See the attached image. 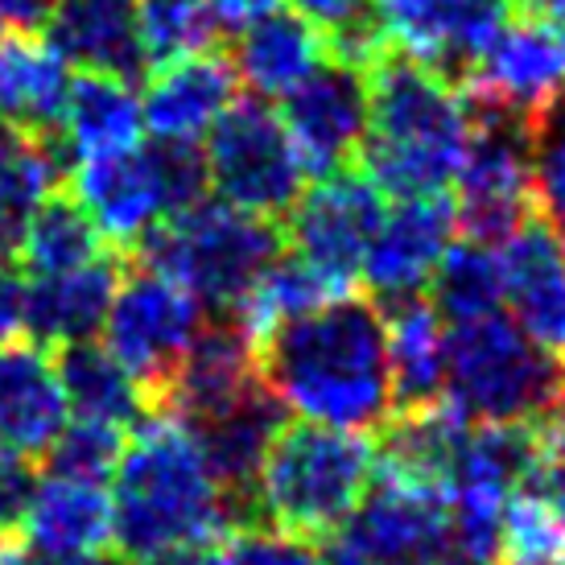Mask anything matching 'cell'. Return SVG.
<instances>
[{
  "mask_svg": "<svg viewBox=\"0 0 565 565\" xmlns=\"http://www.w3.org/2000/svg\"><path fill=\"white\" fill-rule=\"evenodd\" d=\"M30 565H116L108 553H63V557H30Z\"/></svg>",
  "mask_w": 565,
  "mask_h": 565,
  "instance_id": "cell-45",
  "label": "cell"
},
{
  "mask_svg": "<svg viewBox=\"0 0 565 565\" xmlns=\"http://www.w3.org/2000/svg\"><path fill=\"white\" fill-rule=\"evenodd\" d=\"M455 190L462 236L500 248L536 211L533 132L508 116H475L467 158L455 173Z\"/></svg>",
  "mask_w": 565,
  "mask_h": 565,
  "instance_id": "cell-10",
  "label": "cell"
},
{
  "mask_svg": "<svg viewBox=\"0 0 565 565\" xmlns=\"http://www.w3.org/2000/svg\"><path fill=\"white\" fill-rule=\"evenodd\" d=\"M277 116L306 173L330 178L351 170L367 137V66L322 58L294 92L281 95Z\"/></svg>",
  "mask_w": 565,
  "mask_h": 565,
  "instance_id": "cell-14",
  "label": "cell"
},
{
  "mask_svg": "<svg viewBox=\"0 0 565 565\" xmlns=\"http://www.w3.org/2000/svg\"><path fill=\"white\" fill-rule=\"evenodd\" d=\"M260 380L301 422L372 434L393 417L384 315L343 294L260 343Z\"/></svg>",
  "mask_w": 565,
  "mask_h": 565,
  "instance_id": "cell-1",
  "label": "cell"
},
{
  "mask_svg": "<svg viewBox=\"0 0 565 565\" xmlns=\"http://www.w3.org/2000/svg\"><path fill=\"white\" fill-rule=\"evenodd\" d=\"M372 4L376 0H294L315 30L327 33L330 50L339 46V58L355 66H372L384 54V42L372 21Z\"/></svg>",
  "mask_w": 565,
  "mask_h": 565,
  "instance_id": "cell-36",
  "label": "cell"
},
{
  "mask_svg": "<svg viewBox=\"0 0 565 565\" xmlns=\"http://www.w3.org/2000/svg\"><path fill=\"white\" fill-rule=\"evenodd\" d=\"M260 384V347L252 343V334L236 318H215L211 327L203 322L194 343L186 347L161 405L182 422H203Z\"/></svg>",
  "mask_w": 565,
  "mask_h": 565,
  "instance_id": "cell-18",
  "label": "cell"
},
{
  "mask_svg": "<svg viewBox=\"0 0 565 565\" xmlns=\"http://www.w3.org/2000/svg\"><path fill=\"white\" fill-rule=\"evenodd\" d=\"M132 565H223L220 545H194V550H170L153 557H132Z\"/></svg>",
  "mask_w": 565,
  "mask_h": 565,
  "instance_id": "cell-42",
  "label": "cell"
},
{
  "mask_svg": "<svg viewBox=\"0 0 565 565\" xmlns=\"http://www.w3.org/2000/svg\"><path fill=\"white\" fill-rule=\"evenodd\" d=\"M71 422L58 363L42 343L0 347V450L42 458Z\"/></svg>",
  "mask_w": 565,
  "mask_h": 565,
  "instance_id": "cell-20",
  "label": "cell"
},
{
  "mask_svg": "<svg viewBox=\"0 0 565 565\" xmlns=\"http://www.w3.org/2000/svg\"><path fill=\"white\" fill-rule=\"evenodd\" d=\"M42 33L66 66L120 79H137V71H145L132 0H58Z\"/></svg>",
  "mask_w": 565,
  "mask_h": 565,
  "instance_id": "cell-24",
  "label": "cell"
},
{
  "mask_svg": "<svg viewBox=\"0 0 565 565\" xmlns=\"http://www.w3.org/2000/svg\"><path fill=\"white\" fill-rule=\"evenodd\" d=\"M21 334V277L0 256V347Z\"/></svg>",
  "mask_w": 565,
  "mask_h": 565,
  "instance_id": "cell-40",
  "label": "cell"
},
{
  "mask_svg": "<svg viewBox=\"0 0 565 565\" xmlns=\"http://www.w3.org/2000/svg\"><path fill=\"white\" fill-rule=\"evenodd\" d=\"M533 194L541 215L565 236V99L533 128Z\"/></svg>",
  "mask_w": 565,
  "mask_h": 565,
  "instance_id": "cell-37",
  "label": "cell"
},
{
  "mask_svg": "<svg viewBox=\"0 0 565 565\" xmlns=\"http://www.w3.org/2000/svg\"><path fill=\"white\" fill-rule=\"evenodd\" d=\"M199 330H203V306L182 285L161 277L158 268L141 265L116 281V298L104 318V343L149 401L166 396Z\"/></svg>",
  "mask_w": 565,
  "mask_h": 565,
  "instance_id": "cell-9",
  "label": "cell"
},
{
  "mask_svg": "<svg viewBox=\"0 0 565 565\" xmlns=\"http://www.w3.org/2000/svg\"><path fill=\"white\" fill-rule=\"evenodd\" d=\"M66 92H71V66L46 38L38 33L0 38V125L50 137V128H58Z\"/></svg>",
  "mask_w": 565,
  "mask_h": 565,
  "instance_id": "cell-28",
  "label": "cell"
},
{
  "mask_svg": "<svg viewBox=\"0 0 565 565\" xmlns=\"http://www.w3.org/2000/svg\"><path fill=\"white\" fill-rule=\"evenodd\" d=\"M125 450V429H111L99 422H66L46 455V475L58 479H83V483H108Z\"/></svg>",
  "mask_w": 565,
  "mask_h": 565,
  "instance_id": "cell-35",
  "label": "cell"
},
{
  "mask_svg": "<svg viewBox=\"0 0 565 565\" xmlns=\"http://www.w3.org/2000/svg\"><path fill=\"white\" fill-rule=\"evenodd\" d=\"M334 536L393 565H441L450 536V491L429 479L380 471Z\"/></svg>",
  "mask_w": 565,
  "mask_h": 565,
  "instance_id": "cell-15",
  "label": "cell"
},
{
  "mask_svg": "<svg viewBox=\"0 0 565 565\" xmlns=\"http://www.w3.org/2000/svg\"><path fill=\"white\" fill-rule=\"evenodd\" d=\"M33 487H38V471L30 458L0 450V536L21 533V520L30 512Z\"/></svg>",
  "mask_w": 565,
  "mask_h": 565,
  "instance_id": "cell-38",
  "label": "cell"
},
{
  "mask_svg": "<svg viewBox=\"0 0 565 565\" xmlns=\"http://www.w3.org/2000/svg\"><path fill=\"white\" fill-rule=\"evenodd\" d=\"M380 315H384L393 413L438 405L446 393V322L441 315L422 294L388 301Z\"/></svg>",
  "mask_w": 565,
  "mask_h": 565,
  "instance_id": "cell-25",
  "label": "cell"
},
{
  "mask_svg": "<svg viewBox=\"0 0 565 565\" xmlns=\"http://www.w3.org/2000/svg\"><path fill=\"white\" fill-rule=\"evenodd\" d=\"M471 132V104L455 79L388 50L367 66V137L360 166L380 194H446L467 158Z\"/></svg>",
  "mask_w": 565,
  "mask_h": 565,
  "instance_id": "cell-3",
  "label": "cell"
},
{
  "mask_svg": "<svg viewBox=\"0 0 565 565\" xmlns=\"http://www.w3.org/2000/svg\"><path fill=\"white\" fill-rule=\"evenodd\" d=\"M206 161L199 145L153 141L111 158L75 166V203L87 211L99 239L141 248L161 223L206 199Z\"/></svg>",
  "mask_w": 565,
  "mask_h": 565,
  "instance_id": "cell-7",
  "label": "cell"
},
{
  "mask_svg": "<svg viewBox=\"0 0 565 565\" xmlns=\"http://www.w3.org/2000/svg\"><path fill=\"white\" fill-rule=\"evenodd\" d=\"M322 58H330L327 33L315 30L301 13H273L252 17L248 25L236 30L232 46V71L256 99H281L294 92Z\"/></svg>",
  "mask_w": 565,
  "mask_h": 565,
  "instance_id": "cell-23",
  "label": "cell"
},
{
  "mask_svg": "<svg viewBox=\"0 0 565 565\" xmlns=\"http://www.w3.org/2000/svg\"><path fill=\"white\" fill-rule=\"evenodd\" d=\"M429 306L441 322H475V318L500 315L503 306V273L500 252L479 239H455L441 265L429 277Z\"/></svg>",
  "mask_w": 565,
  "mask_h": 565,
  "instance_id": "cell-31",
  "label": "cell"
},
{
  "mask_svg": "<svg viewBox=\"0 0 565 565\" xmlns=\"http://www.w3.org/2000/svg\"><path fill=\"white\" fill-rule=\"evenodd\" d=\"M33 557L63 553H108L111 545V495L104 483L46 475L33 487L30 512L21 520Z\"/></svg>",
  "mask_w": 565,
  "mask_h": 565,
  "instance_id": "cell-26",
  "label": "cell"
},
{
  "mask_svg": "<svg viewBox=\"0 0 565 565\" xmlns=\"http://www.w3.org/2000/svg\"><path fill=\"white\" fill-rule=\"evenodd\" d=\"M141 248L145 265L182 285L203 310L232 318L252 285L260 281V273L281 256L285 239L273 220H256L220 199H203L161 223Z\"/></svg>",
  "mask_w": 565,
  "mask_h": 565,
  "instance_id": "cell-6",
  "label": "cell"
},
{
  "mask_svg": "<svg viewBox=\"0 0 565 565\" xmlns=\"http://www.w3.org/2000/svg\"><path fill=\"white\" fill-rule=\"evenodd\" d=\"M58 128H63L58 149H63V158L75 161L111 158V153L137 149L145 132L141 95H137L132 79L83 71L79 79H71Z\"/></svg>",
  "mask_w": 565,
  "mask_h": 565,
  "instance_id": "cell-27",
  "label": "cell"
},
{
  "mask_svg": "<svg viewBox=\"0 0 565 565\" xmlns=\"http://www.w3.org/2000/svg\"><path fill=\"white\" fill-rule=\"evenodd\" d=\"M63 161L50 137L0 125V256L17 252L30 215L58 190Z\"/></svg>",
  "mask_w": 565,
  "mask_h": 565,
  "instance_id": "cell-30",
  "label": "cell"
},
{
  "mask_svg": "<svg viewBox=\"0 0 565 565\" xmlns=\"http://www.w3.org/2000/svg\"><path fill=\"white\" fill-rule=\"evenodd\" d=\"M132 13L145 66L153 71L220 46L223 25L211 0H132Z\"/></svg>",
  "mask_w": 565,
  "mask_h": 565,
  "instance_id": "cell-34",
  "label": "cell"
},
{
  "mask_svg": "<svg viewBox=\"0 0 565 565\" xmlns=\"http://www.w3.org/2000/svg\"><path fill=\"white\" fill-rule=\"evenodd\" d=\"M285 425V408L277 405V396L268 393L265 384L252 388L248 396H239L236 405L211 413L203 422H190L194 438L203 446V458L220 491L232 500L239 516V529L252 524V483L260 475L268 446L277 438V429Z\"/></svg>",
  "mask_w": 565,
  "mask_h": 565,
  "instance_id": "cell-21",
  "label": "cell"
},
{
  "mask_svg": "<svg viewBox=\"0 0 565 565\" xmlns=\"http://www.w3.org/2000/svg\"><path fill=\"white\" fill-rule=\"evenodd\" d=\"M206 186L256 220H285L306 190V166L265 99H236L206 132Z\"/></svg>",
  "mask_w": 565,
  "mask_h": 565,
  "instance_id": "cell-8",
  "label": "cell"
},
{
  "mask_svg": "<svg viewBox=\"0 0 565 565\" xmlns=\"http://www.w3.org/2000/svg\"><path fill=\"white\" fill-rule=\"evenodd\" d=\"M99 244L104 239L87 220V211L71 194H50L25 223V232L17 239V256L33 277H54V273H71L104 256Z\"/></svg>",
  "mask_w": 565,
  "mask_h": 565,
  "instance_id": "cell-32",
  "label": "cell"
},
{
  "mask_svg": "<svg viewBox=\"0 0 565 565\" xmlns=\"http://www.w3.org/2000/svg\"><path fill=\"white\" fill-rule=\"evenodd\" d=\"M495 252L512 322L536 347L565 360V236L533 211Z\"/></svg>",
  "mask_w": 565,
  "mask_h": 565,
  "instance_id": "cell-17",
  "label": "cell"
},
{
  "mask_svg": "<svg viewBox=\"0 0 565 565\" xmlns=\"http://www.w3.org/2000/svg\"><path fill=\"white\" fill-rule=\"evenodd\" d=\"M441 401L471 425H536L565 408V360L536 347L508 315L446 330Z\"/></svg>",
  "mask_w": 565,
  "mask_h": 565,
  "instance_id": "cell-5",
  "label": "cell"
},
{
  "mask_svg": "<svg viewBox=\"0 0 565 565\" xmlns=\"http://www.w3.org/2000/svg\"><path fill=\"white\" fill-rule=\"evenodd\" d=\"M116 281L120 273L108 256H95L71 273L33 277L30 285H21V330H30L33 343L42 347L92 343L104 330Z\"/></svg>",
  "mask_w": 565,
  "mask_h": 565,
  "instance_id": "cell-22",
  "label": "cell"
},
{
  "mask_svg": "<svg viewBox=\"0 0 565 565\" xmlns=\"http://www.w3.org/2000/svg\"><path fill=\"white\" fill-rule=\"evenodd\" d=\"M458 87L475 116H508L533 132L536 120L565 99V42L524 13L495 33Z\"/></svg>",
  "mask_w": 565,
  "mask_h": 565,
  "instance_id": "cell-11",
  "label": "cell"
},
{
  "mask_svg": "<svg viewBox=\"0 0 565 565\" xmlns=\"http://www.w3.org/2000/svg\"><path fill=\"white\" fill-rule=\"evenodd\" d=\"M211 9H215L223 30H239V25H248L252 17L281 9V0H211Z\"/></svg>",
  "mask_w": 565,
  "mask_h": 565,
  "instance_id": "cell-41",
  "label": "cell"
},
{
  "mask_svg": "<svg viewBox=\"0 0 565 565\" xmlns=\"http://www.w3.org/2000/svg\"><path fill=\"white\" fill-rule=\"evenodd\" d=\"M520 4L529 9V17L545 21V25L565 42V0H520Z\"/></svg>",
  "mask_w": 565,
  "mask_h": 565,
  "instance_id": "cell-44",
  "label": "cell"
},
{
  "mask_svg": "<svg viewBox=\"0 0 565 565\" xmlns=\"http://www.w3.org/2000/svg\"><path fill=\"white\" fill-rule=\"evenodd\" d=\"M58 0H0V30L9 33H42Z\"/></svg>",
  "mask_w": 565,
  "mask_h": 565,
  "instance_id": "cell-39",
  "label": "cell"
},
{
  "mask_svg": "<svg viewBox=\"0 0 565 565\" xmlns=\"http://www.w3.org/2000/svg\"><path fill=\"white\" fill-rule=\"evenodd\" d=\"M384 215V194L367 173L339 170L315 190H301L289 220V248L339 294H351L360 281L367 244Z\"/></svg>",
  "mask_w": 565,
  "mask_h": 565,
  "instance_id": "cell-12",
  "label": "cell"
},
{
  "mask_svg": "<svg viewBox=\"0 0 565 565\" xmlns=\"http://www.w3.org/2000/svg\"><path fill=\"white\" fill-rule=\"evenodd\" d=\"M0 565H30V550L17 536H0Z\"/></svg>",
  "mask_w": 565,
  "mask_h": 565,
  "instance_id": "cell-46",
  "label": "cell"
},
{
  "mask_svg": "<svg viewBox=\"0 0 565 565\" xmlns=\"http://www.w3.org/2000/svg\"><path fill=\"white\" fill-rule=\"evenodd\" d=\"M512 4L516 0H376L372 21L388 54L462 83L512 21Z\"/></svg>",
  "mask_w": 565,
  "mask_h": 565,
  "instance_id": "cell-13",
  "label": "cell"
},
{
  "mask_svg": "<svg viewBox=\"0 0 565 565\" xmlns=\"http://www.w3.org/2000/svg\"><path fill=\"white\" fill-rule=\"evenodd\" d=\"M236 71L220 50L158 66L141 95L145 128L153 132V141L199 145L223 111L236 104Z\"/></svg>",
  "mask_w": 565,
  "mask_h": 565,
  "instance_id": "cell-19",
  "label": "cell"
},
{
  "mask_svg": "<svg viewBox=\"0 0 565 565\" xmlns=\"http://www.w3.org/2000/svg\"><path fill=\"white\" fill-rule=\"evenodd\" d=\"M111 545L125 557H153L194 545H223L239 529L232 500L206 467L203 446L178 413H145L111 471Z\"/></svg>",
  "mask_w": 565,
  "mask_h": 565,
  "instance_id": "cell-2",
  "label": "cell"
},
{
  "mask_svg": "<svg viewBox=\"0 0 565 565\" xmlns=\"http://www.w3.org/2000/svg\"><path fill=\"white\" fill-rule=\"evenodd\" d=\"M58 380H63L66 408L75 422H99L111 429H132L149 413V396L120 363L111 360L108 347L71 343L58 347Z\"/></svg>",
  "mask_w": 565,
  "mask_h": 565,
  "instance_id": "cell-29",
  "label": "cell"
},
{
  "mask_svg": "<svg viewBox=\"0 0 565 565\" xmlns=\"http://www.w3.org/2000/svg\"><path fill=\"white\" fill-rule=\"evenodd\" d=\"M322 565H393V562H384V557H372V553L355 550L351 541H343V536L330 533L327 550H322Z\"/></svg>",
  "mask_w": 565,
  "mask_h": 565,
  "instance_id": "cell-43",
  "label": "cell"
},
{
  "mask_svg": "<svg viewBox=\"0 0 565 565\" xmlns=\"http://www.w3.org/2000/svg\"><path fill=\"white\" fill-rule=\"evenodd\" d=\"M458 215L446 194H422V199H396L384 206L380 227L367 256H363L360 277L367 281L376 306L401 298H417L434 268L441 265L446 248L455 244Z\"/></svg>",
  "mask_w": 565,
  "mask_h": 565,
  "instance_id": "cell-16",
  "label": "cell"
},
{
  "mask_svg": "<svg viewBox=\"0 0 565 565\" xmlns=\"http://www.w3.org/2000/svg\"><path fill=\"white\" fill-rule=\"evenodd\" d=\"M330 298H343L339 289H330L310 265H301L298 256H277L273 265L260 273V281L248 289V298L236 306V322L252 334V343L260 347L281 330L285 322L310 315L318 306H327Z\"/></svg>",
  "mask_w": 565,
  "mask_h": 565,
  "instance_id": "cell-33",
  "label": "cell"
},
{
  "mask_svg": "<svg viewBox=\"0 0 565 565\" xmlns=\"http://www.w3.org/2000/svg\"><path fill=\"white\" fill-rule=\"evenodd\" d=\"M376 479V446L327 425H281L252 483V524L294 536H330Z\"/></svg>",
  "mask_w": 565,
  "mask_h": 565,
  "instance_id": "cell-4",
  "label": "cell"
}]
</instances>
